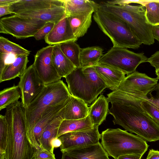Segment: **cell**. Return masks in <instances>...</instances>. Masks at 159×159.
I'll return each mask as SVG.
<instances>
[{
  "label": "cell",
  "instance_id": "6da1fadb",
  "mask_svg": "<svg viewBox=\"0 0 159 159\" xmlns=\"http://www.w3.org/2000/svg\"><path fill=\"white\" fill-rule=\"evenodd\" d=\"M107 96L111 104L109 113L113 117L114 125L121 126L146 141L159 140V125L142 107L141 102L145 99L117 90Z\"/></svg>",
  "mask_w": 159,
  "mask_h": 159
},
{
  "label": "cell",
  "instance_id": "7a4b0ae2",
  "mask_svg": "<svg viewBox=\"0 0 159 159\" xmlns=\"http://www.w3.org/2000/svg\"><path fill=\"white\" fill-rule=\"evenodd\" d=\"M9 128V136L5 159H34L37 149L27 135L25 108L18 101L6 108L5 115Z\"/></svg>",
  "mask_w": 159,
  "mask_h": 159
},
{
  "label": "cell",
  "instance_id": "3957f363",
  "mask_svg": "<svg viewBox=\"0 0 159 159\" xmlns=\"http://www.w3.org/2000/svg\"><path fill=\"white\" fill-rule=\"evenodd\" d=\"M71 95L67 86L60 80L45 85L39 94L25 108L27 136L36 149L37 147L33 136L35 125L47 109L64 102Z\"/></svg>",
  "mask_w": 159,
  "mask_h": 159
},
{
  "label": "cell",
  "instance_id": "277c9868",
  "mask_svg": "<svg viewBox=\"0 0 159 159\" xmlns=\"http://www.w3.org/2000/svg\"><path fill=\"white\" fill-rule=\"evenodd\" d=\"M98 8L125 22L142 44L150 45L154 43L152 34L153 26L147 21L145 8L143 5H118L106 2L98 3Z\"/></svg>",
  "mask_w": 159,
  "mask_h": 159
},
{
  "label": "cell",
  "instance_id": "5b68a950",
  "mask_svg": "<svg viewBox=\"0 0 159 159\" xmlns=\"http://www.w3.org/2000/svg\"><path fill=\"white\" fill-rule=\"evenodd\" d=\"M70 94L87 105L92 104L108 86L94 66L76 67L65 78Z\"/></svg>",
  "mask_w": 159,
  "mask_h": 159
},
{
  "label": "cell",
  "instance_id": "8992f818",
  "mask_svg": "<svg viewBox=\"0 0 159 159\" xmlns=\"http://www.w3.org/2000/svg\"><path fill=\"white\" fill-rule=\"evenodd\" d=\"M101 143L109 156L118 159L120 156L143 155L149 146L139 136L119 128H108L101 134Z\"/></svg>",
  "mask_w": 159,
  "mask_h": 159
},
{
  "label": "cell",
  "instance_id": "52a82bcc",
  "mask_svg": "<svg viewBox=\"0 0 159 159\" xmlns=\"http://www.w3.org/2000/svg\"><path fill=\"white\" fill-rule=\"evenodd\" d=\"M93 18L100 29L110 38L113 47L137 49L142 44L127 24L120 19L98 8L94 12Z\"/></svg>",
  "mask_w": 159,
  "mask_h": 159
},
{
  "label": "cell",
  "instance_id": "ba28073f",
  "mask_svg": "<svg viewBox=\"0 0 159 159\" xmlns=\"http://www.w3.org/2000/svg\"><path fill=\"white\" fill-rule=\"evenodd\" d=\"M148 58L144 53H136L127 48L112 47L100 58L99 63L120 70L129 75L135 72L141 63Z\"/></svg>",
  "mask_w": 159,
  "mask_h": 159
},
{
  "label": "cell",
  "instance_id": "9c48e42d",
  "mask_svg": "<svg viewBox=\"0 0 159 159\" xmlns=\"http://www.w3.org/2000/svg\"><path fill=\"white\" fill-rule=\"evenodd\" d=\"M46 23L38 19L15 14L0 19V33L9 34L19 39L34 37Z\"/></svg>",
  "mask_w": 159,
  "mask_h": 159
},
{
  "label": "cell",
  "instance_id": "30bf717a",
  "mask_svg": "<svg viewBox=\"0 0 159 159\" xmlns=\"http://www.w3.org/2000/svg\"><path fill=\"white\" fill-rule=\"evenodd\" d=\"M158 80L157 77L151 78L135 71L126 76L116 90L146 99L148 95L156 87Z\"/></svg>",
  "mask_w": 159,
  "mask_h": 159
},
{
  "label": "cell",
  "instance_id": "8fae6325",
  "mask_svg": "<svg viewBox=\"0 0 159 159\" xmlns=\"http://www.w3.org/2000/svg\"><path fill=\"white\" fill-rule=\"evenodd\" d=\"M53 45H49L38 51L33 63L37 73L44 84H48L61 80L53 62Z\"/></svg>",
  "mask_w": 159,
  "mask_h": 159
},
{
  "label": "cell",
  "instance_id": "7c38bea8",
  "mask_svg": "<svg viewBox=\"0 0 159 159\" xmlns=\"http://www.w3.org/2000/svg\"><path fill=\"white\" fill-rule=\"evenodd\" d=\"M20 78L18 85L21 92V102L25 108L39 94L45 84L38 76L33 64Z\"/></svg>",
  "mask_w": 159,
  "mask_h": 159
},
{
  "label": "cell",
  "instance_id": "4fadbf2b",
  "mask_svg": "<svg viewBox=\"0 0 159 159\" xmlns=\"http://www.w3.org/2000/svg\"><path fill=\"white\" fill-rule=\"evenodd\" d=\"M98 128V126H95L91 129L68 132L61 135L58 137L61 142V151L98 143L101 139Z\"/></svg>",
  "mask_w": 159,
  "mask_h": 159
},
{
  "label": "cell",
  "instance_id": "5bb4252c",
  "mask_svg": "<svg viewBox=\"0 0 159 159\" xmlns=\"http://www.w3.org/2000/svg\"><path fill=\"white\" fill-rule=\"evenodd\" d=\"M61 159H110L101 143L61 151Z\"/></svg>",
  "mask_w": 159,
  "mask_h": 159
},
{
  "label": "cell",
  "instance_id": "9a60e30c",
  "mask_svg": "<svg viewBox=\"0 0 159 159\" xmlns=\"http://www.w3.org/2000/svg\"><path fill=\"white\" fill-rule=\"evenodd\" d=\"M44 39L46 43L54 45L68 42H76L78 39L74 35L68 17L66 16L55 25Z\"/></svg>",
  "mask_w": 159,
  "mask_h": 159
},
{
  "label": "cell",
  "instance_id": "2e32d148",
  "mask_svg": "<svg viewBox=\"0 0 159 159\" xmlns=\"http://www.w3.org/2000/svg\"><path fill=\"white\" fill-rule=\"evenodd\" d=\"M56 6H65L64 0H18L9 5L10 11L18 14Z\"/></svg>",
  "mask_w": 159,
  "mask_h": 159
},
{
  "label": "cell",
  "instance_id": "e0dca14e",
  "mask_svg": "<svg viewBox=\"0 0 159 159\" xmlns=\"http://www.w3.org/2000/svg\"><path fill=\"white\" fill-rule=\"evenodd\" d=\"M16 15L25 18L38 19L46 23L52 22L55 24L66 16L65 7L63 6H53Z\"/></svg>",
  "mask_w": 159,
  "mask_h": 159
},
{
  "label": "cell",
  "instance_id": "ac0fdd59",
  "mask_svg": "<svg viewBox=\"0 0 159 159\" xmlns=\"http://www.w3.org/2000/svg\"><path fill=\"white\" fill-rule=\"evenodd\" d=\"M97 73L110 89L116 90L125 77V74L114 67L98 63L95 66Z\"/></svg>",
  "mask_w": 159,
  "mask_h": 159
},
{
  "label": "cell",
  "instance_id": "d6986e66",
  "mask_svg": "<svg viewBox=\"0 0 159 159\" xmlns=\"http://www.w3.org/2000/svg\"><path fill=\"white\" fill-rule=\"evenodd\" d=\"M68 99L62 103L51 107L47 109L35 125L33 131V136L38 149L41 148L39 141L43 132L47 125L61 111Z\"/></svg>",
  "mask_w": 159,
  "mask_h": 159
},
{
  "label": "cell",
  "instance_id": "ffe728a7",
  "mask_svg": "<svg viewBox=\"0 0 159 159\" xmlns=\"http://www.w3.org/2000/svg\"><path fill=\"white\" fill-rule=\"evenodd\" d=\"M89 110V107L84 101L71 95L63 108L64 120L84 118L88 116Z\"/></svg>",
  "mask_w": 159,
  "mask_h": 159
},
{
  "label": "cell",
  "instance_id": "44dd1931",
  "mask_svg": "<svg viewBox=\"0 0 159 159\" xmlns=\"http://www.w3.org/2000/svg\"><path fill=\"white\" fill-rule=\"evenodd\" d=\"M109 102L107 98L101 94L89 107L88 115L93 127L99 126L106 119Z\"/></svg>",
  "mask_w": 159,
  "mask_h": 159
},
{
  "label": "cell",
  "instance_id": "7402d4cb",
  "mask_svg": "<svg viewBox=\"0 0 159 159\" xmlns=\"http://www.w3.org/2000/svg\"><path fill=\"white\" fill-rule=\"evenodd\" d=\"M28 61L27 56H16L15 61L6 65L0 73V82L10 80L17 77H20L27 68Z\"/></svg>",
  "mask_w": 159,
  "mask_h": 159
},
{
  "label": "cell",
  "instance_id": "603a6c76",
  "mask_svg": "<svg viewBox=\"0 0 159 159\" xmlns=\"http://www.w3.org/2000/svg\"><path fill=\"white\" fill-rule=\"evenodd\" d=\"M63 108L46 127L42 133L39 141L41 148L52 153H54V149L52 146L51 142L53 139L57 138L59 126L62 121L64 120L63 112Z\"/></svg>",
  "mask_w": 159,
  "mask_h": 159
},
{
  "label": "cell",
  "instance_id": "cb8c5ba5",
  "mask_svg": "<svg viewBox=\"0 0 159 159\" xmlns=\"http://www.w3.org/2000/svg\"><path fill=\"white\" fill-rule=\"evenodd\" d=\"M93 12H89L67 16L75 36L78 39L86 34L92 23Z\"/></svg>",
  "mask_w": 159,
  "mask_h": 159
},
{
  "label": "cell",
  "instance_id": "d4e9b609",
  "mask_svg": "<svg viewBox=\"0 0 159 159\" xmlns=\"http://www.w3.org/2000/svg\"><path fill=\"white\" fill-rule=\"evenodd\" d=\"M66 16L89 12H94L98 8V3L89 0H64Z\"/></svg>",
  "mask_w": 159,
  "mask_h": 159
},
{
  "label": "cell",
  "instance_id": "484cf974",
  "mask_svg": "<svg viewBox=\"0 0 159 159\" xmlns=\"http://www.w3.org/2000/svg\"><path fill=\"white\" fill-rule=\"evenodd\" d=\"M52 57L55 67L61 78H65L76 68L63 53L59 44L53 45Z\"/></svg>",
  "mask_w": 159,
  "mask_h": 159
},
{
  "label": "cell",
  "instance_id": "4316f807",
  "mask_svg": "<svg viewBox=\"0 0 159 159\" xmlns=\"http://www.w3.org/2000/svg\"><path fill=\"white\" fill-rule=\"evenodd\" d=\"M94 127L89 115L80 119L63 120L59 126L57 138L67 133L89 129Z\"/></svg>",
  "mask_w": 159,
  "mask_h": 159
},
{
  "label": "cell",
  "instance_id": "83f0119b",
  "mask_svg": "<svg viewBox=\"0 0 159 159\" xmlns=\"http://www.w3.org/2000/svg\"><path fill=\"white\" fill-rule=\"evenodd\" d=\"M103 51L102 48L97 46L81 48L80 55L81 67L96 66L103 56Z\"/></svg>",
  "mask_w": 159,
  "mask_h": 159
},
{
  "label": "cell",
  "instance_id": "f1b7e54d",
  "mask_svg": "<svg viewBox=\"0 0 159 159\" xmlns=\"http://www.w3.org/2000/svg\"><path fill=\"white\" fill-rule=\"evenodd\" d=\"M21 98L20 89L18 85L4 89L0 92V110L18 101Z\"/></svg>",
  "mask_w": 159,
  "mask_h": 159
},
{
  "label": "cell",
  "instance_id": "f546056e",
  "mask_svg": "<svg viewBox=\"0 0 159 159\" xmlns=\"http://www.w3.org/2000/svg\"><path fill=\"white\" fill-rule=\"evenodd\" d=\"M60 48L65 56L76 67H81L80 55L81 48L75 42H70L59 44Z\"/></svg>",
  "mask_w": 159,
  "mask_h": 159
},
{
  "label": "cell",
  "instance_id": "4dcf8cb0",
  "mask_svg": "<svg viewBox=\"0 0 159 159\" xmlns=\"http://www.w3.org/2000/svg\"><path fill=\"white\" fill-rule=\"evenodd\" d=\"M145 8L148 22L152 25H159V1H140Z\"/></svg>",
  "mask_w": 159,
  "mask_h": 159
},
{
  "label": "cell",
  "instance_id": "1f68e13d",
  "mask_svg": "<svg viewBox=\"0 0 159 159\" xmlns=\"http://www.w3.org/2000/svg\"><path fill=\"white\" fill-rule=\"evenodd\" d=\"M30 51L22 47L9 40L2 36L0 37V53L12 54L16 56L26 55L28 56Z\"/></svg>",
  "mask_w": 159,
  "mask_h": 159
},
{
  "label": "cell",
  "instance_id": "d6a6232c",
  "mask_svg": "<svg viewBox=\"0 0 159 159\" xmlns=\"http://www.w3.org/2000/svg\"><path fill=\"white\" fill-rule=\"evenodd\" d=\"M9 128L5 115H0V159H5L9 136Z\"/></svg>",
  "mask_w": 159,
  "mask_h": 159
},
{
  "label": "cell",
  "instance_id": "836d02e7",
  "mask_svg": "<svg viewBox=\"0 0 159 159\" xmlns=\"http://www.w3.org/2000/svg\"><path fill=\"white\" fill-rule=\"evenodd\" d=\"M148 97L141 102V106L145 111L159 125V108L149 100Z\"/></svg>",
  "mask_w": 159,
  "mask_h": 159
},
{
  "label": "cell",
  "instance_id": "e575fe53",
  "mask_svg": "<svg viewBox=\"0 0 159 159\" xmlns=\"http://www.w3.org/2000/svg\"><path fill=\"white\" fill-rule=\"evenodd\" d=\"M55 24L52 22L46 23L34 35V37L37 40L45 39L52 30Z\"/></svg>",
  "mask_w": 159,
  "mask_h": 159
},
{
  "label": "cell",
  "instance_id": "d590c367",
  "mask_svg": "<svg viewBox=\"0 0 159 159\" xmlns=\"http://www.w3.org/2000/svg\"><path fill=\"white\" fill-rule=\"evenodd\" d=\"M34 159H56L54 153L41 148L36 149Z\"/></svg>",
  "mask_w": 159,
  "mask_h": 159
},
{
  "label": "cell",
  "instance_id": "8d00e7d4",
  "mask_svg": "<svg viewBox=\"0 0 159 159\" xmlns=\"http://www.w3.org/2000/svg\"><path fill=\"white\" fill-rule=\"evenodd\" d=\"M146 62H148L151 66L154 67L155 70H159V51L148 58Z\"/></svg>",
  "mask_w": 159,
  "mask_h": 159
},
{
  "label": "cell",
  "instance_id": "74e56055",
  "mask_svg": "<svg viewBox=\"0 0 159 159\" xmlns=\"http://www.w3.org/2000/svg\"><path fill=\"white\" fill-rule=\"evenodd\" d=\"M154 90L156 92L155 95L153 96L150 93V97H148V99L159 108V83H158Z\"/></svg>",
  "mask_w": 159,
  "mask_h": 159
},
{
  "label": "cell",
  "instance_id": "f35d334b",
  "mask_svg": "<svg viewBox=\"0 0 159 159\" xmlns=\"http://www.w3.org/2000/svg\"><path fill=\"white\" fill-rule=\"evenodd\" d=\"M146 159H159V151L150 150Z\"/></svg>",
  "mask_w": 159,
  "mask_h": 159
},
{
  "label": "cell",
  "instance_id": "ab89813d",
  "mask_svg": "<svg viewBox=\"0 0 159 159\" xmlns=\"http://www.w3.org/2000/svg\"><path fill=\"white\" fill-rule=\"evenodd\" d=\"M142 156L139 154L126 155L120 156L118 159H141Z\"/></svg>",
  "mask_w": 159,
  "mask_h": 159
},
{
  "label": "cell",
  "instance_id": "60d3db41",
  "mask_svg": "<svg viewBox=\"0 0 159 159\" xmlns=\"http://www.w3.org/2000/svg\"><path fill=\"white\" fill-rule=\"evenodd\" d=\"M9 5L0 6V17L12 14L9 9Z\"/></svg>",
  "mask_w": 159,
  "mask_h": 159
},
{
  "label": "cell",
  "instance_id": "b9f144b4",
  "mask_svg": "<svg viewBox=\"0 0 159 159\" xmlns=\"http://www.w3.org/2000/svg\"><path fill=\"white\" fill-rule=\"evenodd\" d=\"M7 54L0 53V73L4 69L5 66V59Z\"/></svg>",
  "mask_w": 159,
  "mask_h": 159
},
{
  "label": "cell",
  "instance_id": "7bdbcfd3",
  "mask_svg": "<svg viewBox=\"0 0 159 159\" xmlns=\"http://www.w3.org/2000/svg\"><path fill=\"white\" fill-rule=\"evenodd\" d=\"M152 34L154 39L159 42V25L152 26Z\"/></svg>",
  "mask_w": 159,
  "mask_h": 159
},
{
  "label": "cell",
  "instance_id": "ee69618b",
  "mask_svg": "<svg viewBox=\"0 0 159 159\" xmlns=\"http://www.w3.org/2000/svg\"><path fill=\"white\" fill-rule=\"evenodd\" d=\"M51 144L52 148L60 147L61 145V142L60 139L58 138L53 139L51 142Z\"/></svg>",
  "mask_w": 159,
  "mask_h": 159
},
{
  "label": "cell",
  "instance_id": "f6af8a7d",
  "mask_svg": "<svg viewBox=\"0 0 159 159\" xmlns=\"http://www.w3.org/2000/svg\"><path fill=\"white\" fill-rule=\"evenodd\" d=\"M18 0H0V6L9 5Z\"/></svg>",
  "mask_w": 159,
  "mask_h": 159
},
{
  "label": "cell",
  "instance_id": "bcb514c9",
  "mask_svg": "<svg viewBox=\"0 0 159 159\" xmlns=\"http://www.w3.org/2000/svg\"><path fill=\"white\" fill-rule=\"evenodd\" d=\"M156 74L157 76V78L159 79V70H155Z\"/></svg>",
  "mask_w": 159,
  "mask_h": 159
},
{
  "label": "cell",
  "instance_id": "7dc6e473",
  "mask_svg": "<svg viewBox=\"0 0 159 159\" xmlns=\"http://www.w3.org/2000/svg\"></svg>",
  "mask_w": 159,
  "mask_h": 159
}]
</instances>
